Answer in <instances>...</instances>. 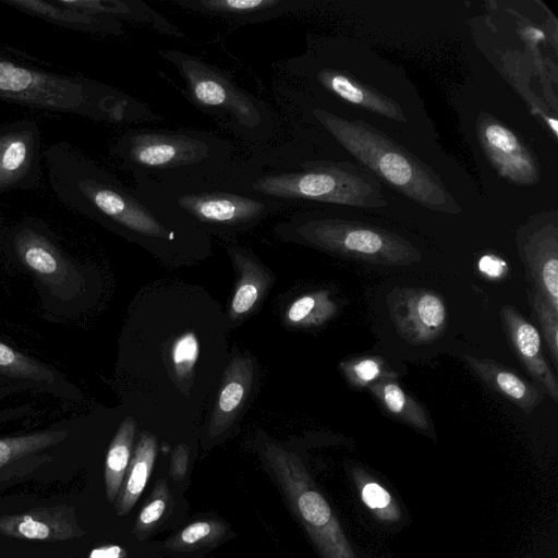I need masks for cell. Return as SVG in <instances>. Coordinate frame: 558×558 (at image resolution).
<instances>
[{
    "label": "cell",
    "mask_w": 558,
    "mask_h": 558,
    "mask_svg": "<svg viewBox=\"0 0 558 558\" xmlns=\"http://www.w3.org/2000/svg\"><path fill=\"white\" fill-rule=\"evenodd\" d=\"M43 158L51 191L69 210L144 242L173 243L202 233L171 205L123 184L68 142L49 145Z\"/></svg>",
    "instance_id": "obj_1"
},
{
    "label": "cell",
    "mask_w": 558,
    "mask_h": 558,
    "mask_svg": "<svg viewBox=\"0 0 558 558\" xmlns=\"http://www.w3.org/2000/svg\"><path fill=\"white\" fill-rule=\"evenodd\" d=\"M226 186L294 205L328 203L381 208L387 201L374 175L349 161L305 157L288 142L234 157L216 174Z\"/></svg>",
    "instance_id": "obj_2"
},
{
    "label": "cell",
    "mask_w": 558,
    "mask_h": 558,
    "mask_svg": "<svg viewBox=\"0 0 558 558\" xmlns=\"http://www.w3.org/2000/svg\"><path fill=\"white\" fill-rule=\"evenodd\" d=\"M0 100L81 116L98 122L143 123L162 120L146 104L112 86L29 66L1 53Z\"/></svg>",
    "instance_id": "obj_3"
},
{
    "label": "cell",
    "mask_w": 558,
    "mask_h": 558,
    "mask_svg": "<svg viewBox=\"0 0 558 558\" xmlns=\"http://www.w3.org/2000/svg\"><path fill=\"white\" fill-rule=\"evenodd\" d=\"M234 151L230 141L196 129H131L111 147L132 177L158 183L220 173L234 159Z\"/></svg>",
    "instance_id": "obj_4"
},
{
    "label": "cell",
    "mask_w": 558,
    "mask_h": 558,
    "mask_svg": "<svg viewBox=\"0 0 558 558\" xmlns=\"http://www.w3.org/2000/svg\"><path fill=\"white\" fill-rule=\"evenodd\" d=\"M311 117L361 163L421 206L445 214L462 207L429 166L363 120L313 107Z\"/></svg>",
    "instance_id": "obj_5"
},
{
    "label": "cell",
    "mask_w": 558,
    "mask_h": 558,
    "mask_svg": "<svg viewBox=\"0 0 558 558\" xmlns=\"http://www.w3.org/2000/svg\"><path fill=\"white\" fill-rule=\"evenodd\" d=\"M159 54L181 76L187 100L225 130L253 148L266 146L275 136L278 130L275 112L240 87L226 70L180 50H160Z\"/></svg>",
    "instance_id": "obj_6"
},
{
    "label": "cell",
    "mask_w": 558,
    "mask_h": 558,
    "mask_svg": "<svg viewBox=\"0 0 558 558\" xmlns=\"http://www.w3.org/2000/svg\"><path fill=\"white\" fill-rule=\"evenodd\" d=\"M135 185L151 193L185 216L197 229L232 234L256 226L289 204L233 190L215 175L203 179L158 183L132 177Z\"/></svg>",
    "instance_id": "obj_7"
},
{
    "label": "cell",
    "mask_w": 558,
    "mask_h": 558,
    "mask_svg": "<svg viewBox=\"0 0 558 558\" xmlns=\"http://www.w3.org/2000/svg\"><path fill=\"white\" fill-rule=\"evenodd\" d=\"M280 235L355 260L385 266H408L421 252L407 239L388 230L314 213H301L279 223Z\"/></svg>",
    "instance_id": "obj_8"
},
{
    "label": "cell",
    "mask_w": 558,
    "mask_h": 558,
    "mask_svg": "<svg viewBox=\"0 0 558 558\" xmlns=\"http://www.w3.org/2000/svg\"><path fill=\"white\" fill-rule=\"evenodd\" d=\"M264 457L276 483L324 558H353L340 526L316 489L300 458L276 444H267Z\"/></svg>",
    "instance_id": "obj_9"
},
{
    "label": "cell",
    "mask_w": 558,
    "mask_h": 558,
    "mask_svg": "<svg viewBox=\"0 0 558 558\" xmlns=\"http://www.w3.org/2000/svg\"><path fill=\"white\" fill-rule=\"evenodd\" d=\"M7 250L57 299L75 300L84 288L77 265L39 219L26 218L15 225L5 240Z\"/></svg>",
    "instance_id": "obj_10"
},
{
    "label": "cell",
    "mask_w": 558,
    "mask_h": 558,
    "mask_svg": "<svg viewBox=\"0 0 558 558\" xmlns=\"http://www.w3.org/2000/svg\"><path fill=\"white\" fill-rule=\"evenodd\" d=\"M386 303L397 333L411 344L433 342L447 329L446 303L436 291L396 287L387 294Z\"/></svg>",
    "instance_id": "obj_11"
},
{
    "label": "cell",
    "mask_w": 558,
    "mask_h": 558,
    "mask_svg": "<svg viewBox=\"0 0 558 558\" xmlns=\"http://www.w3.org/2000/svg\"><path fill=\"white\" fill-rule=\"evenodd\" d=\"M41 136L35 120L0 126V193L31 191L41 180Z\"/></svg>",
    "instance_id": "obj_12"
},
{
    "label": "cell",
    "mask_w": 558,
    "mask_h": 558,
    "mask_svg": "<svg viewBox=\"0 0 558 558\" xmlns=\"http://www.w3.org/2000/svg\"><path fill=\"white\" fill-rule=\"evenodd\" d=\"M517 246L527 281L558 311V226L556 217H537L517 232Z\"/></svg>",
    "instance_id": "obj_13"
},
{
    "label": "cell",
    "mask_w": 558,
    "mask_h": 558,
    "mask_svg": "<svg viewBox=\"0 0 558 558\" xmlns=\"http://www.w3.org/2000/svg\"><path fill=\"white\" fill-rule=\"evenodd\" d=\"M478 142L496 171L513 184L532 185L539 181V168L521 140L488 113L475 123Z\"/></svg>",
    "instance_id": "obj_14"
},
{
    "label": "cell",
    "mask_w": 558,
    "mask_h": 558,
    "mask_svg": "<svg viewBox=\"0 0 558 558\" xmlns=\"http://www.w3.org/2000/svg\"><path fill=\"white\" fill-rule=\"evenodd\" d=\"M0 534L39 542H64L85 535L75 509L69 505L43 506L0 515Z\"/></svg>",
    "instance_id": "obj_15"
},
{
    "label": "cell",
    "mask_w": 558,
    "mask_h": 558,
    "mask_svg": "<svg viewBox=\"0 0 558 558\" xmlns=\"http://www.w3.org/2000/svg\"><path fill=\"white\" fill-rule=\"evenodd\" d=\"M500 320L512 350L545 395L558 402V380L542 352L541 335L514 306L502 305Z\"/></svg>",
    "instance_id": "obj_16"
},
{
    "label": "cell",
    "mask_w": 558,
    "mask_h": 558,
    "mask_svg": "<svg viewBox=\"0 0 558 558\" xmlns=\"http://www.w3.org/2000/svg\"><path fill=\"white\" fill-rule=\"evenodd\" d=\"M312 77L322 88L351 105L397 122H407L403 110L395 99L361 83L343 70L319 66L313 71Z\"/></svg>",
    "instance_id": "obj_17"
},
{
    "label": "cell",
    "mask_w": 558,
    "mask_h": 558,
    "mask_svg": "<svg viewBox=\"0 0 558 558\" xmlns=\"http://www.w3.org/2000/svg\"><path fill=\"white\" fill-rule=\"evenodd\" d=\"M185 10L219 17L236 24H255L298 10L295 0H168Z\"/></svg>",
    "instance_id": "obj_18"
},
{
    "label": "cell",
    "mask_w": 558,
    "mask_h": 558,
    "mask_svg": "<svg viewBox=\"0 0 558 558\" xmlns=\"http://www.w3.org/2000/svg\"><path fill=\"white\" fill-rule=\"evenodd\" d=\"M470 369L490 389L507 398L524 413H532L544 400V391L534 383L492 359L462 355Z\"/></svg>",
    "instance_id": "obj_19"
},
{
    "label": "cell",
    "mask_w": 558,
    "mask_h": 558,
    "mask_svg": "<svg viewBox=\"0 0 558 558\" xmlns=\"http://www.w3.org/2000/svg\"><path fill=\"white\" fill-rule=\"evenodd\" d=\"M1 2L61 27L112 36L124 34L122 22L65 7L58 0H1Z\"/></svg>",
    "instance_id": "obj_20"
},
{
    "label": "cell",
    "mask_w": 558,
    "mask_h": 558,
    "mask_svg": "<svg viewBox=\"0 0 558 558\" xmlns=\"http://www.w3.org/2000/svg\"><path fill=\"white\" fill-rule=\"evenodd\" d=\"M61 4L90 14L122 22L129 21L150 27L155 32L185 38L184 33L168 21L161 13L140 0H58Z\"/></svg>",
    "instance_id": "obj_21"
},
{
    "label": "cell",
    "mask_w": 558,
    "mask_h": 558,
    "mask_svg": "<svg viewBox=\"0 0 558 558\" xmlns=\"http://www.w3.org/2000/svg\"><path fill=\"white\" fill-rule=\"evenodd\" d=\"M254 366L247 357H234L228 365L218 400L213 412L208 433L216 437L226 432L240 413L250 395Z\"/></svg>",
    "instance_id": "obj_22"
},
{
    "label": "cell",
    "mask_w": 558,
    "mask_h": 558,
    "mask_svg": "<svg viewBox=\"0 0 558 558\" xmlns=\"http://www.w3.org/2000/svg\"><path fill=\"white\" fill-rule=\"evenodd\" d=\"M228 252L239 271V280L230 305V317L235 319L250 313L270 283V277L251 254L239 246Z\"/></svg>",
    "instance_id": "obj_23"
},
{
    "label": "cell",
    "mask_w": 558,
    "mask_h": 558,
    "mask_svg": "<svg viewBox=\"0 0 558 558\" xmlns=\"http://www.w3.org/2000/svg\"><path fill=\"white\" fill-rule=\"evenodd\" d=\"M156 454V437L147 432L143 433L134 456L130 460L120 492L113 501L118 515L128 514L137 502L151 474Z\"/></svg>",
    "instance_id": "obj_24"
},
{
    "label": "cell",
    "mask_w": 558,
    "mask_h": 558,
    "mask_svg": "<svg viewBox=\"0 0 558 558\" xmlns=\"http://www.w3.org/2000/svg\"><path fill=\"white\" fill-rule=\"evenodd\" d=\"M367 389L390 416L422 433L430 430L428 412L400 386L397 378L380 380Z\"/></svg>",
    "instance_id": "obj_25"
},
{
    "label": "cell",
    "mask_w": 558,
    "mask_h": 558,
    "mask_svg": "<svg viewBox=\"0 0 558 558\" xmlns=\"http://www.w3.org/2000/svg\"><path fill=\"white\" fill-rule=\"evenodd\" d=\"M135 422L125 417L118 428L106 456L105 488L107 499L113 502L122 486L135 436Z\"/></svg>",
    "instance_id": "obj_26"
},
{
    "label": "cell",
    "mask_w": 558,
    "mask_h": 558,
    "mask_svg": "<svg viewBox=\"0 0 558 558\" xmlns=\"http://www.w3.org/2000/svg\"><path fill=\"white\" fill-rule=\"evenodd\" d=\"M69 437L63 429L35 432L32 434L0 438V469L54 447Z\"/></svg>",
    "instance_id": "obj_27"
},
{
    "label": "cell",
    "mask_w": 558,
    "mask_h": 558,
    "mask_svg": "<svg viewBox=\"0 0 558 558\" xmlns=\"http://www.w3.org/2000/svg\"><path fill=\"white\" fill-rule=\"evenodd\" d=\"M338 311L329 291L310 292L295 299L288 307L286 320L301 328L319 327L331 319Z\"/></svg>",
    "instance_id": "obj_28"
},
{
    "label": "cell",
    "mask_w": 558,
    "mask_h": 558,
    "mask_svg": "<svg viewBox=\"0 0 558 558\" xmlns=\"http://www.w3.org/2000/svg\"><path fill=\"white\" fill-rule=\"evenodd\" d=\"M0 375L37 381L47 388H59L61 381V376L50 367L16 351L2 341H0Z\"/></svg>",
    "instance_id": "obj_29"
},
{
    "label": "cell",
    "mask_w": 558,
    "mask_h": 558,
    "mask_svg": "<svg viewBox=\"0 0 558 558\" xmlns=\"http://www.w3.org/2000/svg\"><path fill=\"white\" fill-rule=\"evenodd\" d=\"M227 531L228 526L222 521L215 519L198 520L169 537L165 547L177 551L211 547L222 539Z\"/></svg>",
    "instance_id": "obj_30"
},
{
    "label": "cell",
    "mask_w": 558,
    "mask_h": 558,
    "mask_svg": "<svg viewBox=\"0 0 558 558\" xmlns=\"http://www.w3.org/2000/svg\"><path fill=\"white\" fill-rule=\"evenodd\" d=\"M339 368L353 389H367L380 380L398 378V373L378 355H362L343 360L340 362Z\"/></svg>",
    "instance_id": "obj_31"
},
{
    "label": "cell",
    "mask_w": 558,
    "mask_h": 558,
    "mask_svg": "<svg viewBox=\"0 0 558 558\" xmlns=\"http://www.w3.org/2000/svg\"><path fill=\"white\" fill-rule=\"evenodd\" d=\"M172 505L173 498L169 486L165 478H159L137 515L133 533L140 539L149 536L170 514Z\"/></svg>",
    "instance_id": "obj_32"
},
{
    "label": "cell",
    "mask_w": 558,
    "mask_h": 558,
    "mask_svg": "<svg viewBox=\"0 0 558 558\" xmlns=\"http://www.w3.org/2000/svg\"><path fill=\"white\" fill-rule=\"evenodd\" d=\"M527 300L541 326L554 366L558 367V311L533 288L527 289Z\"/></svg>",
    "instance_id": "obj_33"
},
{
    "label": "cell",
    "mask_w": 558,
    "mask_h": 558,
    "mask_svg": "<svg viewBox=\"0 0 558 558\" xmlns=\"http://www.w3.org/2000/svg\"><path fill=\"white\" fill-rule=\"evenodd\" d=\"M198 342L193 332H185L178 337L171 349V359L177 379L186 380L196 363Z\"/></svg>",
    "instance_id": "obj_34"
},
{
    "label": "cell",
    "mask_w": 558,
    "mask_h": 558,
    "mask_svg": "<svg viewBox=\"0 0 558 558\" xmlns=\"http://www.w3.org/2000/svg\"><path fill=\"white\" fill-rule=\"evenodd\" d=\"M189 448L183 445H177L171 454L170 462V475L174 481H181L184 478L187 472L189 465Z\"/></svg>",
    "instance_id": "obj_35"
},
{
    "label": "cell",
    "mask_w": 558,
    "mask_h": 558,
    "mask_svg": "<svg viewBox=\"0 0 558 558\" xmlns=\"http://www.w3.org/2000/svg\"><path fill=\"white\" fill-rule=\"evenodd\" d=\"M364 502L372 509L386 508L390 504V495L376 483H368L362 490Z\"/></svg>",
    "instance_id": "obj_36"
},
{
    "label": "cell",
    "mask_w": 558,
    "mask_h": 558,
    "mask_svg": "<svg viewBox=\"0 0 558 558\" xmlns=\"http://www.w3.org/2000/svg\"><path fill=\"white\" fill-rule=\"evenodd\" d=\"M478 270L489 279H499L507 272V263L499 256L486 254L478 260Z\"/></svg>",
    "instance_id": "obj_37"
},
{
    "label": "cell",
    "mask_w": 558,
    "mask_h": 558,
    "mask_svg": "<svg viewBox=\"0 0 558 558\" xmlns=\"http://www.w3.org/2000/svg\"><path fill=\"white\" fill-rule=\"evenodd\" d=\"M128 554L124 548L118 545H106L94 548L88 558H126Z\"/></svg>",
    "instance_id": "obj_38"
},
{
    "label": "cell",
    "mask_w": 558,
    "mask_h": 558,
    "mask_svg": "<svg viewBox=\"0 0 558 558\" xmlns=\"http://www.w3.org/2000/svg\"><path fill=\"white\" fill-rule=\"evenodd\" d=\"M1 244H2V235H1V232H0V248H1Z\"/></svg>",
    "instance_id": "obj_39"
}]
</instances>
